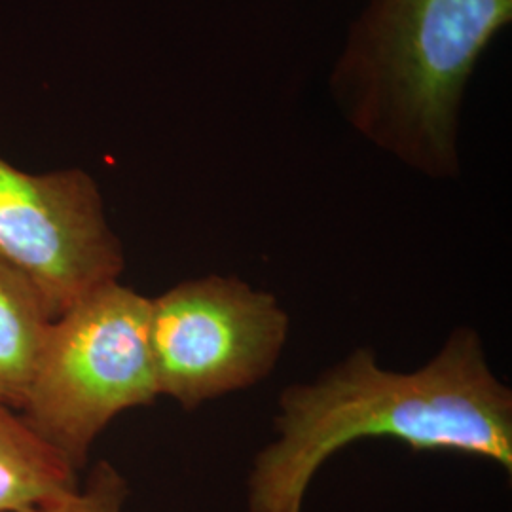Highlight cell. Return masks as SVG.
<instances>
[{"label":"cell","mask_w":512,"mask_h":512,"mask_svg":"<svg viewBox=\"0 0 512 512\" xmlns=\"http://www.w3.org/2000/svg\"><path fill=\"white\" fill-rule=\"evenodd\" d=\"M158 397L150 298L116 281L52 321L21 418L78 473L110 421Z\"/></svg>","instance_id":"obj_3"},{"label":"cell","mask_w":512,"mask_h":512,"mask_svg":"<svg viewBox=\"0 0 512 512\" xmlns=\"http://www.w3.org/2000/svg\"><path fill=\"white\" fill-rule=\"evenodd\" d=\"M0 260L35 287L52 321L126 268L92 175L76 167L33 175L2 156Z\"/></svg>","instance_id":"obj_5"},{"label":"cell","mask_w":512,"mask_h":512,"mask_svg":"<svg viewBox=\"0 0 512 512\" xmlns=\"http://www.w3.org/2000/svg\"><path fill=\"white\" fill-rule=\"evenodd\" d=\"M126 497V478L107 461H99L84 486L78 484L29 512H122Z\"/></svg>","instance_id":"obj_8"},{"label":"cell","mask_w":512,"mask_h":512,"mask_svg":"<svg viewBox=\"0 0 512 512\" xmlns=\"http://www.w3.org/2000/svg\"><path fill=\"white\" fill-rule=\"evenodd\" d=\"M52 317L35 287L0 260V404L21 410Z\"/></svg>","instance_id":"obj_7"},{"label":"cell","mask_w":512,"mask_h":512,"mask_svg":"<svg viewBox=\"0 0 512 512\" xmlns=\"http://www.w3.org/2000/svg\"><path fill=\"white\" fill-rule=\"evenodd\" d=\"M78 486V473L0 404V512H29Z\"/></svg>","instance_id":"obj_6"},{"label":"cell","mask_w":512,"mask_h":512,"mask_svg":"<svg viewBox=\"0 0 512 512\" xmlns=\"http://www.w3.org/2000/svg\"><path fill=\"white\" fill-rule=\"evenodd\" d=\"M511 23L512 0H366L330 69V99L370 145L423 177L456 179L465 93Z\"/></svg>","instance_id":"obj_2"},{"label":"cell","mask_w":512,"mask_h":512,"mask_svg":"<svg viewBox=\"0 0 512 512\" xmlns=\"http://www.w3.org/2000/svg\"><path fill=\"white\" fill-rule=\"evenodd\" d=\"M279 300L236 275L188 279L150 298V348L160 397L186 412L264 382L289 340Z\"/></svg>","instance_id":"obj_4"},{"label":"cell","mask_w":512,"mask_h":512,"mask_svg":"<svg viewBox=\"0 0 512 512\" xmlns=\"http://www.w3.org/2000/svg\"><path fill=\"white\" fill-rule=\"evenodd\" d=\"M274 431L247 480L249 512H302L317 471L351 442L370 437L488 459L512 471L511 387L495 376L471 327L454 330L414 372L382 368L374 349L351 351L315 380L283 389Z\"/></svg>","instance_id":"obj_1"}]
</instances>
